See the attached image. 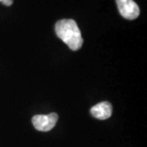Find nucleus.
<instances>
[{"label":"nucleus","mask_w":147,"mask_h":147,"mask_svg":"<svg viewBox=\"0 0 147 147\" xmlns=\"http://www.w3.org/2000/svg\"><path fill=\"white\" fill-rule=\"evenodd\" d=\"M0 3H1V0H0Z\"/></svg>","instance_id":"obj_6"},{"label":"nucleus","mask_w":147,"mask_h":147,"mask_svg":"<svg viewBox=\"0 0 147 147\" xmlns=\"http://www.w3.org/2000/svg\"><path fill=\"white\" fill-rule=\"evenodd\" d=\"M90 112L96 119L105 120L112 115V105L108 101H102L92 107Z\"/></svg>","instance_id":"obj_4"},{"label":"nucleus","mask_w":147,"mask_h":147,"mask_svg":"<svg viewBox=\"0 0 147 147\" xmlns=\"http://www.w3.org/2000/svg\"><path fill=\"white\" fill-rule=\"evenodd\" d=\"M1 3H3V5L9 7L13 3V0H1Z\"/></svg>","instance_id":"obj_5"},{"label":"nucleus","mask_w":147,"mask_h":147,"mask_svg":"<svg viewBox=\"0 0 147 147\" xmlns=\"http://www.w3.org/2000/svg\"><path fill=\"white\" fill-rule=\"evenodd\" d=\"M121 16L127 20H135L140 15L139 7L133 0H116Z\"/></svg>","instance_id":"obj_3"},{"label":"nucleus","mask_w":147,"mask_h":147,"mask_svg":"<svg viewBox=\"0 0 147 147\" xmlns=\"http://www.w3.org/2000/svg\"><path fill=\"white\" fill-rule=\"evenodd\" d=\"M55 31L59 38H61L71 50L78 51L84 43L81 31L75 21L72 19H63L57 22Z\"/></svg>","instance_id":"obj_1"},{"label":"nucleus","mask_w":147,"mask_h":147,"mask_svg":"<svg viewBox=\"0 0 147 147\" xmlns=\"http://www.w3.org/2000/svg\"><path fill=\"white\" fill-rule=\"evenodd\" d=\"M58 115L56 113L49 115H38L32 118V123L38 131H48L52 130L57 124Z\"/></svg>","instance_id":"obj_2"}]
</instances>
